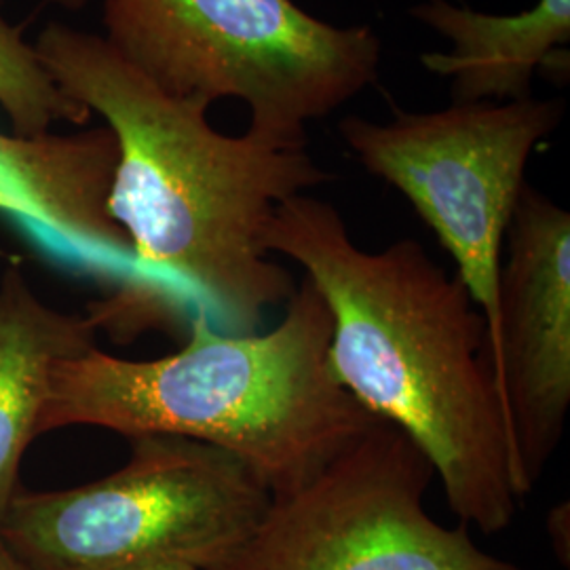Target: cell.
Returning <instances> with one entry per match:
<instances>
[{
    "label": "cell",
    "mask_w": 570,
    "mask_h": 570,
    "mask_svg": "<svg viewBox=\"0 0 570 570\" xmlns=\"http://www.w3.org/2000/svg\"><path fill=\"white\" fill-rule=\"evenodd\" d=\"M499 268L494 366L524 501L560 449L570 412V214L527 184Z\"/></svg>",
    "instance_id": "8"
},
{
    "label": "cell",
    "mask_w": 570,
    "mask_h": 570,
    "mask_svg": "<svg viewBox=\"0 0 570 570\" xmlns=\"http://www.w3.org/2000/svg\"><path fill=\"white\" fill-rule=\"evenodd\" d=\"M104 41L176 100H239L268 138L308 140L379 79L383 41L296 0H102Z\"/></svg>",
    "instance_id": "4"
},
{
    "label": "cell",
    "mask_w": 570,
    "mask_h": 570,
    "mask_svg": "<svg viewBox=\"0 0 570 570\" xmlns=\"http://www.w3.org/2000/svg\"><path fill=\"white\" fill-rule=\"evenodd\" d=\"M265 244L326 301L338 383L421 449L461 524L510 529L522 505L510 419L468 285L414 239L360 247L341 212L308 193L277 207Z\"/></svg>",
    "instance_id": "2"
},
{
    "label": "cell",
    "mask_w": 570,
    "mask_h": 570,
    "mask_svg": "<svg viewBox=\"0 0 570 570\" xmlns=\"http://www.w3.org/2000/svg\"><path fill=\"white\" fill-rule=\"evenodd\" d=\"M410 18L449 39V53H423L429 72L450 81L452 102L529 98L532 79L570 41V0H537L513 16L475 11L450 0H423Z\"/></svg>",
    "instance_id": "9"
},
{
    "label": "cell",
    "mask_w": 570,
    "mask_h": 570,
    "mask_svg": "<svg viewBox=\"0 0 570 570\" xmlns=\"http://www.w3.org/2000/svg\"><path fill=\"white\" fill-rule=\"evenodd\" d=\"M271 503L230 452L174 435L131 440L129 461L77 489L18 492L0 537L30 570L218 569Z\"/></svg>",
    "instance_id": "5"
},
{
    "label": "cell",
    "mask_w": 570,
    "mask_h": 570,
    "mask_svg": "<svg viewBox=\"0 0 570 570\" xmlns=\"http://www.w3.org/2000/svg\"><path fill=\"white\" fill-rule=\"evenodd\" d=\"M98 320L45 305L18 266L0 282V527L20 492V465L41 435L53 367L94 348Z\"/></svg>",
    "instance_id": "10"
},
{
    "label": "cell",
    "mask_w": 570,
    "mask_h": 570,
    "mask_svg": "<svg viewBox=\"0 0 570 570\" xmlns=\"http://www.w3.org/2000/svg\"><path fill=\"white\" fill-rule=\"evenodd\" d=\"M332 327L308 279L268 332L228 334L193 306L190 338L171 355L122 360L94 346L60 360L39 433L82 425L186 438L244 461L271 497L287 494L379 419L334 376Z\"/></svg>",
    "instance_id": "3"
},
{
    "label": "cell",
    "mask_w": 570,
    "mask_h": 570,
    "mask_svg": "<svg viewBox=\"0 0 570 570\" xmlns=\"http://www.w3.org/2000/svg\"><path fill=\"white\" fill-rule=\"evenodd\" d=\"M433 480L421 449L376 419L301 489L271 497L214 570H529L482 550L465 524L438 522Z\"/></svg>",
    "instance_id": "7"
},
{
    "label": "cell",
    "mask_w": 570,
    "mask_h": 570,
    "mask_svg": "<svg viewBox=\"0 0 570 570\" xmlns=\"http://www.w3.org/2000/svg\"><path fill=\"white\" fill-rule=\"evenodd\" d=\"M564 119V100L395 108L389 122L346 117L338 131L367 174L400 190L446 247L489 322L494 353L499 268L534 148Z\"/></svg>",
    "instance_id": "6"
},
{
    "label": "cell",
    "mask_w": 570,
    "mask_h": 570,
    "mask_svg": "<svg viewBox=\"0 0 570 570\" xmlns=\"http://www.w3.org/2000/svg\"><path fill=\"white\" fill-rule=\"evenodd\" d=\"M125 570H197L186 564H148V567H136V569Z\"/></svg>",
    "instance_id": "15"
},
{
    "label": "cell",
    "mask_w": 570,
    "mask_h": 570,
    "mask_svg": "<svg viewBox=\"0 0 570 570\" xmlns=\"http://www.w3.org/2000/svg\"><path fill=\"white\" fill-rule=\"evenodd\" d=\"M0 108L21 138H39L49 134L56 122L85 125L91 112L72 102L20 30L0 16Z\"/></svg>",
    "instance_id": "11"
},
{
    "label": "cell",
    "mask_w": 570,
    "mask_h": 570,
    "mask_svg": "<svg viewBox=\"0 0 570 570\" xmlns=\"http://www.w3.org/2000/svg\"><path fill=\"white\" fill-rule=\"evenodd\" d=\"M0 212L20 218L21 223H26L32 230L39 226V214L28 190L23 188L16 171L4 161H0Z\"/></svg>",
    "instance_id": "12"
},
{
    "label": "cell",
    "mask_w": 570,
    "mask_h": 570,
    "mask_svg": "<svg viewBox=\"0 0 570 570\" xmlns=\"http://www.w3.org/2000/svg\"><path fill=\"white\" fill-rule=\"evenodd\" d=\"M548 534H550L553 551L560 560V564H564V569H569L570 564V511L569 503H560L550 511L548 515Z\"/></svg>",
    "instance_id": "13"
},
{
    "label": "cell",
    "mask_w": 570,
    "mask_h": 570,
    "mask_svg": "<svg viewBox=\"0 0 570 570\" xmlns=\"http://www.w3.org/2000/svg\"><path fill=\"white\" fill-rule=\"evenodd\" d=\"M49 2L58 4L61 9H72V11H77V9H81V7L87 4V0H49Z\"/></svg>",
    "instance_id": "16"
},
{
    "label": "cell",
    "mask_w": 570,
    "mask_h": 570,
    "mask_svg": "<svg viewBox=\"0 0 570 570\" xmlns=\"http://www.w3.org/2000/svg\"><path fill=\"white\" fill-rule=\"evenodd\" d=\"M0 570H30L13 551L7 548L2 537H0Z\"/></svg>",
    "instance_id": "14"
},
{
    "label": "cell",
    "mask_w": 570,
    "mask_h": 570,
    "mask_svg": "<svg viewBox=\"0 0 570 570\" xmlns=\"http://www.w3.org/2000/svg\"><path fill=\"white\" fill-rule=\"evenodd\" d=\"M35 51L61 91L119 144L110 216L153 298L199 306L228 334H254L296 284L266 249L277 207L330 183L308 140L225 136L209 106L157 89L104 41L51 21Z\"/></svg>",
    "instance_id": "1"
}]
</instances>
